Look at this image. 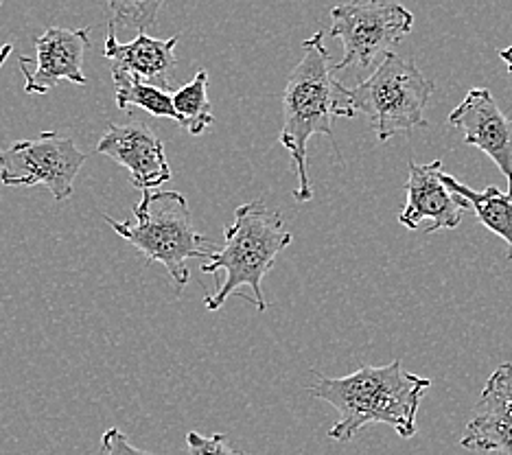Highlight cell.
<instances>
[{"label":"cell","mask_w":512,"mask_h":455,"mask_svg":"<svg viewBox=\"0 0 512 455\" xmlns=\"http://www.w3.org/2000/svg\"><path fill=\"white\" fill-rule=\"evenodd\" d=\"M432 381L407 372L401 359L388 366H362L353 375L327 379L318 377L309 394L329 403L337 412L329 438L335 442L353 440L368 425H390L401 438H412L416 414Z\"/></svg>","instance_id":"obj_1"},{"label":"cell","mask_w":512,"mask_h":455,"mask_svg":"<svg viewBox=\"0 0 512 455\" xmlns=\"http://www.w3.org/2000/svg\"><path fill=\"white\" fill-rule=\"evenodd\" d=\"M351 88L337 81L333 60L324 33L318 31L302 42V60L287 79L283 95V130L278 140L292 154L298 189L296 202H309L313 197L307 145L311 136L324 134L333 138L335 119H355Z\"/></svg>","instance_id":"obj_2"},{"label":"cell","mask_w":512,"mask_h":455,"mask_svg":"<svg viewBox=\"0 0 512 455\" xmlns=\"http://www.w3.org/2000/svg\"><path fill=\"white\" fill-rule=\"evenodd\" d=\"M289 243H292V232L287 230L278 210L267 208L263 200L241 204L235 210L232 224L224 230V248L213 250L202 265L204 274L226 272L224 283L213 296H206L204 307L217 311L228 298L248 287L252 291L250 300L263 313L267 309L263 278Z\"/></svg>","instance_id":"obj_3"},{"label":"cell","mask_w":512,"mask_h":455,"mask_svg":"<svg viewBox=\"0 0 512 455\" xmlns=\"http://www.w3.org/2000/svg\"><path fill=\"white\" fill-rule=\"evenodd\" d=\"M116 235L130 241L149 263H160L169 272L176 289L182 291L191 280L189 261H206L213 241L193 226L191 208L178 191H143L130 221L103 217Z\"/></svg>","instance_id":"obj_4"},{"label":"cell","mask_w":512,"mask_h":455,"mask_svg":"<svg viewBox=\"0 0 512 455\" xmlns=\"http://www.w3.org/2000/svg\"><path fill=\"white\" fill-rule=\"evenodd\" d=\"M434 81L418 70L412 57L390 53L377 70L357 88H351V103L357 114H366L381 143L427 127L425 110L434 95Z\"/></svg>","instance_id":"obj_5"},{"label":"cell","mask_w":512,"mask_h":455,"mask_svg":"<svg viewBox=\"0 0 512 455\" xmlns=\"http://www.w3.org/2000/svg\"><path fill=\"white\" fill-rule=\"evenodd\" d=\"M412 27V11L394 0H351L333 7L329 33L344 44V57L333 70L370 68L397 49Z\"/></svg>","instance_id":"obj_6"},{"label":"cell","mask_w":512,"mask_h":455,"mask_svg":"<svg viewBox=\"0 0 512 455\" xmlns=\"http://www.w3.org/2000/svg\"><path fill=\"white\" fill-rule=\"evenodd\" d=\"M84 162L86 154L75 140L57 132H42L0 149V182L5 186L44 184L57 202H64L73 195V182Z\"/></svg>","instance_id":"obj_7"},{"label":"cell","mask_w":512,"mask_h":455,"mask_svg":"<svg viewBox=\"0 0 512 455\" xmlns=\"http://www.w3.org/2000/svg\"><path fill=\"white\" fill-rule=\"evenodd\" d=\"M36 64L25 55H18V64L25 75L27 95H46L60 81L86 86L84 57L90 49V29H46L36 38Z\"/></svg>","instance_id":"obj_8"},{"label":"cell","mask_w":512,"mask_h":455,"mask_svg":"<svg viewBox=\"0 0 512 455\" xmlns=\"http://www.w3.org/2000/svg\"><path fill=\"white\" fill-rule=\"evenodd\" d=\"M442 160H432L427 165H416L410 160L407 175V204L399 213V221L407 230H423L434 235L440 230H456L464 217L469 202L462 195L449 191L442 182Z\"/></svg>","instance_id":"obj_9"},{"label":"cell","mask_w":512,"mask_h":455,"mask_svg":"<svg viewBox=\"0 0 512 455\" xmlns=\"http://www.w3.org/2000/svg\"><path fill=\"white\" fill-rule=\"evenodd\" d=\"M97 151L125 167L138 191H154L171 180L165 145L156 132L141 121L123 125L110 123L99 140Z\"/></svg>","instance_id":"obj_10"},{"label":"cell","mask_w":512,"mask_h":455,"mask_svg":"<svg viewBox=\"0 0 512 455\" xmlns=\"http://www.w3.org/2000/svg\"><path fill=\"white\" fill-rule=\"evenodd\" d=\"M449 123L462 130L464 143L491 158L512 193V121L499 108L488 88H471L467 97L449 114Z\"/></svg>","instance_id":"obj_11"},{"label":"cell","mask_w":512,"mask_h":455,"mask_svg":"<svg viewBox=\"0 0 512 455\" xmlns=\"http://www.w3.org/2000/svg\"><path fill=\"white\" fill-rule=\"evenodd\" d=\"M460 445L469 451L512 455V364H502L488 377Z\"/></svg>","instance_id":"obj_12"},{"label":"cell","mask_w":512,"mask_h":455,"mask_svg":"<svg viewBox=\"0 0 512 455\" xmlns=\"http://www.w3.org/2000/svg\"><path fill=\"white\" fill-rule=\"evenodd\" d=\"M178 35H171L167 40L151 38L147 33H138L132 42L116 40L114 22H110L106 46H103V57L112 62V68L125 70L132 77L145 81V84L169 88L171 73L176 68V46Z\"/></svg>","instance_id":"obj_13"},{"label":"cell","mask_w":512,"mask_h":455,"mask_svg":"<svg viewBox=\"0 0 512 455\" xmlns=\"http://www.w3.org/2000/svg\"><path fill=\"white\" fill-rule=\"evenodd\" d=\"M442 182L449 186V191L462 195L469 202L473 215L484 228L506 241V259L512 261V193H502L497 186H488L484 191H473L467 184L458 182L445 171H442Z\"/></svg>","instance_id":"obj_14"},{"label":"cell","mask_w":512,"mask_h":455,"mask_svg":"<svg viewBox=\"0 0 512 455\" xmlns=\"http://www.w3.org/2000/svg\"><path fill=\"white\" fill-rule=\"evenodd\" d=\"M171 101L178 116L176 123L189 134L200 136L215 123V116L211 112V99H208V73L204 68L197 70L189 84H184L173 92Z\"/></svg>","instance_id":"obj_15"},{"label":"cell","mask_w":512,"mask_h":455,"mask_svg":"<svg viewBox=\"0 0 512 455\" xmlns=\"http://www.w3.org/2000/svg\"><path fill=\"white\" fill-rule=\"evenodd\" d=\"M112 81L116 90V105H119L121 110H127L130 105H136V108H141L154 116H165V119H173V121L178 119L176 110H173L171 95L167 90L145 84V81L116 68H112Z\"/></svg>","instance_id":"obj_16"},{"label":"cell","mask_w":512,"mask_h":455,"mask_svg":"<svg viewBox=\"0 0 512 455\" xmlns=\"http://www.w3.org/2000/svg\"><path fill=\"white\" fill-rule=\"evenodd\" d=\"M165 3L167 0H106L114 25L136 29L138 33H145L154 25Z\"/></svg>","instance_id":"obj_17"},{"label":"cell","mask_w":512,"mask_h":455,"mask_svg":"<svg viewBox=\"0 0 512 455\" xmlns=\"http://www.w3.org/2000/svg\"><path fill=\"white\" fill-rule=\"evenodd\" d=\"M186 445H189L191 455H246L235 445H230V440L224 434L202 436L197 431H189L186 434Z\"/></svg>","instance_id":"obj_18"},{"label":"cell","mask_w":512,"mask_h":455,"mask_svg":"<svg viewBox=\"0 0 512 455\" xmlns=\"http://www.w3.org/2000/svg\"><path fill=\"white\" fill-rule=\"evenodd\" d=\"M101 455H151L134 447L121 429H108L101 438Z\"/></svg>","instance_id":"obj_19"},{"label":"cell","mask_w":512,"mask_h":455,"mask_svg":"<svg viewBox=\"0 0 512 455\" xmlns=\"http://www.w3.org/2000/svg\"><path fill=\"white\" fill-rule=\"evenodd\" d=\"M499 57H502V60L506 62V66H508V73H510V77H512V46H508V49H502V51H499Z\"/></svg>","instance_id":"obj_20"},{"label":"cell","mask_w":512,"mask_h":455,"mask_svg":"<svg viewBox=\"0 0 512 455\" xmlns=\"http://www.w3.org/2000/svg\"><path fill=\"white\" fill-rule=\"evenodd\" d=\"M11 53H14V46H11V44H5L3 49H0V68L5 66V62L9 60V55H11Z\"/></svg>","instance_id":"obj_21"},{"label":"cell","mask_w":512,"mask_h":455,"mask_svg":"<svg viewBox=\"0 0 512 455\" xmlns=\"http://www.w3.org/2000/svg\"><path fill=\"white\" fill-rule=\"evenodd\" d=\"M0 5H3V0H0Z\"/></svg>","instance_id":"obj_22"}]
</instances>
